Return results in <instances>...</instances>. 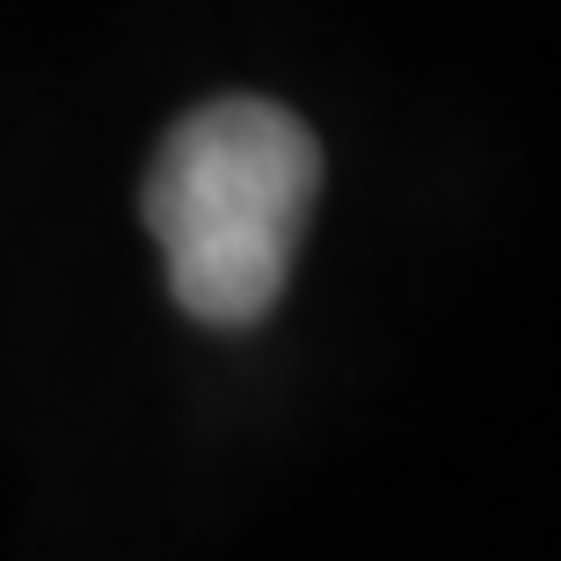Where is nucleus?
I'll use <instances>...</instances> for the list:
<instances>
[{
	"label": "nucleus",
	"instance_id": "f257e3e1",
	"mask_svg": "<svg viewBox=\"0 0 561 561\" xmlns=\"http://www.w3.org/2000/svg\"><path fill=\"white\" fill-rule=\"evenodd\" d=\"M313 190L321 146L277 103L227 95L168 131L146 175V227L190 321L255 329L285 299Z\"/></svg>",
	"mask_w": 561,
	"mask_h": 561
}]
</instances>
